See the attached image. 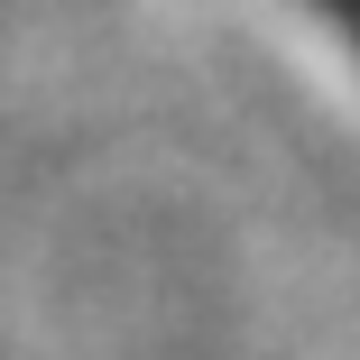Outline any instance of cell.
I'll list each match as a JSON object with an SVG mask.
<instances>
[{
    "label": "cell",
    "instance_id": "1",
    "mask_svg": "<svg viewBox=\"0 0 360 360\" xmlns=\"http://www.w3.org/2000/svg\"><path fill=\"white\" fill-rule=\"evenodd\" d=\"M314 10H323V19H333V28H342V37L360 46V0H314Z\"/></svg>",
    "mask_w": 360,
    "mask_h": 360
}]
</instances>
